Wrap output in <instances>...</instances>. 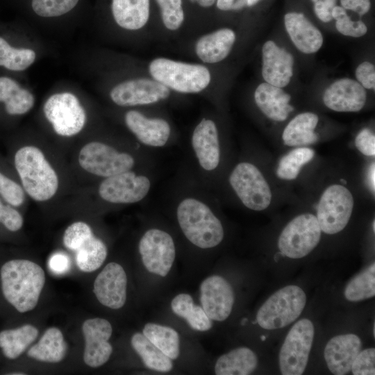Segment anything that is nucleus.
<instances>
[{
    "instance_id": "6",
    "label": "nucleus",
    "mask_w": 375,
    "mask_h": 375,
    "mask_svg": "<svg viewBox=\"0 0 375 375\" xmlns=\"http://www.w3.org/2000/svg\"><path fill=\"white\" fill-rule=\"evenodd\" d=\"M65 247L75 252L76 262L83 272L99 269L105 261L108 250L104 242L94 236L90 226L83 222H76L64 232Z\"/></svg>"
},
{
    "instance_id": "46",
    "label": "nucleus",
    "mask_w": 375,
    "mask_h": 375,
    "mask_svg": "<svg viewBox=\"0 0 375 375\" xmlns=\"http://www.w3.org/2000/svg\"><path fill=\"white\" fill-rule=\"evenodd\" d=\"M356 77L364 88H375V67L369 62H363L356 70Z\"/></svg>"
},
{
    "instance_id": "39",
    "label": "nucleus",
    "mask_w": 375,
    "mask_h": 375,
    "mask_svg": "<svg viewBox=\"0 0 375 375\" xmlns=\"http://www.w3.org/2000/svg\"><path fill=\"white\" fill-rule=\"evenodd\" d=\"M159 6L162 22L170 31H178L184 22L182 0H156Z\"/></svg>"
},
{
    "instance_id": "20",
    "label": "nucleus",
    "mask_w": 375,
    "mask_h": 375,
    "mask_svg": "<svg viewBox=\"0 0 375 375\" xmlns=\"http://www.w3.org/2000/svg\"><path fill=\"white\" fill-rule=\"evenodd\" d=\"M262 76L266 83L281 88L288 85L293 75V56L269 40L262 46Z\"/></svg>"
},
{
    "instance_id": "30",
    "label": "nucleus",
    "mask_w": 375,
    "mask_h": 375,
    "mask_svg": "<svg viewBox=\"0 0 375 375\" xmlns=\"http://www.w3.org/2000/svg\"><path fill=\"white\" fill-rule=\"evenodd\" d=\"M258 363L255 353L247 347H239L221 356L215 365L217 375H247Z\"/></svg>"
},
{
    "instance_id": "33",
    "label": "nucleus",
    "mask_w": 375,
    "mask_h": 375,
    "mask_svg": "<svg viewBox=\"0 0 375 375\" xmlns=\"http://www.w3.org/2000/svg\"><path fill=\"white\" fill-rule=\"evenodd\" d=\"M171 308L176 315L185 319L194 330L206 331L212 326V320L203 308L195 305L189 294L181 293L176 295L171 302Z\"/></svg>"
},
{
    "instance_id": "9",
    "label": "nucleus",
    "mask_w": 375,
    "mask_h": 375,
    "mask_svg": "<svg viewBox=\"0 0 375 375\" xmlns=\"http://www.w3.org/2000/svg\"><path fill=\"white\" fill-rule=\"evenodd\" d=\"M354 205L351 192L344 186L334 184L322 194L317 206V219L322 231L335 234L348 224Z\"/></svg>"
},
{
    "instance_id": "48",
    "label": "nucleus",
    "mask_w": 375,
    "mask_h": 375,
    "mask_svg": "<svg viewBox=\"0 0 375 375\" xmlns=\"http://www.w3.org/2000/svg\"><path fill=\"white\" fill-rule=\"evenodd\" d=\"M48 265L53 273L61 274L69 270L70 267V260L65 253H56L49 258Z\"/></svg>"
},
{
    "instance_id": "5",
    "label": "nucleus",
    "mask_w": 375,
    "mask_h": 375,
    "mask_svg": "<svg viewBox=\"0 0 375 375\" xmlns=\"http://www.w3.org/2000/svg\"><path fill=\"white\" fill-rule=\"evenodd\" d=\"M306 303V296L299 286H285L272 295L258 311L256 319L264 329L283 328L294 322Z\"/></svg>"
},
{
    "instance_id": "2",
    "label": "nucleus",
    "mask_w": 375,
    "mask_h": 375,
    "mask_svg": "<svg viewBox=\"0 0 375 375\" xmlns=\"http://www.w3.org/2000/svg\"><path fill=\"white\" fill-rule=\"evenodd\" d=\"M14 162L23 189L31 198L42 202L56 194L59 185L58 175L38 147H21L15 153Z\"/></svg>"
},
{
    "instance_id": "47",
    "label": "nucleus",
    "mask_w": 375,
    "mask_h": 375,
    "mask_svg": "<svg viewBox=\"0 0 375 375\" xmlns=\"http://www.w3.org/2000/svg\"><path fill=\"white\" fill-rule=\"evenodd\" d=\"M317 17L323 22L333 19L332 9L336 6L337 0H312Z\"/></svg>"
},
{
    "instance_id": "50",
    "label": "nucleus",
    "mask_w": 375,
    "mask_h": 375,
    "mask_svg": "<svg viewBox=\"0 0 375 375\" xmlns=\"http://www.w3.org/2000/svg\"><path fill=\"white\" fill-rule=\"evenodd\" d=\"M248 0H217V7L224 11L238 10L247 6Z\"/></svg>"
},
{
    "instance_id": "29",
    "label": "nucleus",
    "mask_w": 375,
    "mask_h": 375,
    "mask_svg": "<svg viewBox=\"0 0 375 375\" xmlns=\"http://www.w3.org/2000/svg\"><path fill=\"white\" fill-rule=\"evenodd\" d=\"M318 116L312 112H303L297 115L283 130L282 139L289 147L310 144L318 140L314 130L318 123Z\"/></svg>"
},
{
    "instance_id": "28",
    "label": "nucleus",
    "mask_w": 375,
    "mask_h": 375,
    "mask_svg": "<svg viewBox=\"0 0 375 375\" xmlns=\"http://www.w3.org/2000/svg\"><path fill=\"white\" fill-rule=\"evenodd\" d=\"M67 349V345L61 331L56 327H51L29 349L27 356L38 361L56 363L64 359Z\"/></svg>"
},
{
    "instance_id": "38",
    "label": "nucleus",
    "mask_w": 375,
    "mask_h": 375,
    "mask_svg": "<svg viewBox=\"0 0 375 375\" xmlns=\"http://www.w3.org/2000/svg\"><path fill=\"white\" fill-rule=\"evenodd\" d=\"M314 155V151L307 147L292 150L280 160L276 169L277 176L285 180L295 179L301 168L310 162Z\"/></svg>"
},
{
    "instance_id": "8",
    "label": "nucleus",
    "mask_w": 375,
    "mask_h": 375,
    "mask_svg": "<svg viewBox=\"0 0 375 375\" xmlns=\"http://www.w3.org/2000/svg\"><path fill=\"white\" fill-rule=\"evenodd\" d=\"M314 333L313 324L308 319H302L293 325L279 353V367L282 374H303L308 363Z\"/></svg>"
},
{
    "instance_id": "51",
    "label": "nucleus",
    "mask_w": 375,
    "mask_h": 375,
    "mask_svg": "<svg viewBox=\"0 0 375 375\" xmlns=\"http://www.w3.org/2000/svg\"><path fill=\"white\" fill-rule=\"evenodd\" d=\"M375 166L374 163H372L371 166L369 167V172H368V181H369V185L374 192L375 190Z\"/></svg>"
},
{
    "instance_id": "4",
    "label": "nucleus",
    "mask_w": 375,
    "mask_h": 375,
    "mask_svg": "<svg viewBox=\"0 0 375 375\" xmlns=\"http://www.w3.org/2000/svg\"><path fill=\"white\" fill-rule=\"evenodd\" d=\"M177 219L185 237L198 247L212 248L223 240L224 229L220 221L200 201L192 198L183 200L177 208Z\"/></svg>"
},
{
    "instance_id": "25",
    "label": "nucleus",
    "mask_w": 375,
    "mask_h": 375,
    "mask_svg": "<svg viewBox=\"0 0 375 375\" xmlns=\"http://www.w3.org/2000/svg\"><path fill=\"white\" fill-rule=\"evenodd\" d=\"M284 22L292 42L302 53H315L322 46V34L303 13L288 12L284 17Z\"/></svg>"
},
{
    "instance_id": "12",
    "label": "nucleus",
    "mask_w": 375,
    "mask_h": 375,
    "mask_svg": "<svg viewBox=\"0 0 375 375\" xmlns=\"http://www.w3.org/2000/svg\"><path fill=\"white\" fill-rule=\"evenodd\" d=\"M229 182L247 208L260 211L269 206L272 200L270 188L260 171L253 164L241 162L237 165L230 175Z\"/></svg>"
},
{
    "instance_id": "31",
    "label": "nucleus",
    "mask_w": 375,
    "mask_h": 375,
    "mask_svg": "<svg viewBox=\"0 0 375 375\" xmlns=\"http://www.w3.org/2000/svg\"><path fill=\"white\" fill-rule=\"evenodd\" d=\"M0 102H3L6 112L10 115H23L33 106L35 99L28 90L22 88L17 81L0 77Z\"/></svg>"
},
{
    "instance_id": "1",
    "label": "nucleus",
    "mask_w": 375,
    "mask_h": 375,
    "mask_svg": "<svg viewBox=\"0 0 375 375\" xmlns=\"http://www.w3.org/2000/svg\"><path fill=\"white\" fill-rule=\"evenodd\" d=\"M5 299L19 312L32 310L38 304L45 283V274L37 263L24 259L11 260L0 270Z\"/></svg>"
},
{
    "instance_id": "7",
    "label": "nucleus",
    "mask_w": 375,
    "mask_h": 375,
    "mask_svg": "<svg viewBox=\"0 0 375 375\" xmlns=\"http://www.w3.org/2000/svg\"><path fill=\"white\" fill-rule=\"evenodd\" d=\"M322 230L316 216L302 214L292 219L282 231L278 240L281 253L290 258H301L318 244Z\"/></svg>"
},
{
    "instance_id": "40",
    "label": "nucleus",
    "mask_w": 375,
    "mask_h": 375,
    "mask_svg": "<svg viewBox=\"0 0 375 375\" xmlns=\"http://www.w3.org/2000/svg\"><path fill=\"white\" fill-rule=\"evenodd\" d=\"M79 0H32L31 6L36 15L42 17L61 16L72 10Z\"/></svg>"
},
{
    "instance_id": "21",
    "label": "nucleus",
    "mask_w": 375,
    "mask_h": 375,
    "mask_svg": "<svg viewBox=\"0 0 375 375\" xmlns=\"http://www.w3.org/2000/svg\"><path fill=\"white\" fill-rule=\"evenodd\" d=\"M362 342L355 334H343L332 338L324 349V358L333 374H347L353 360L361 351Z\"/></svg>"
},
{
    "instance_id": "52",
    "label": "nucleus",
    "mask_w": 375,
    "mask_h": 375,
    "mask_svg": "<svg viewBox=\"0 0 375 375\" xmlns=\"http://www.w3.org/2000/svg\"><path fill=\"white\" fill-rule=\"evenodd\" d=\"M193 3H197L201 7L208 8L212 6L217 0H189Z\"/></svg>"
},
{
    "instance_id": "43",
    "label": "nucleus",
    "mask_w": 375,
    "mask_h": 375,
    "mask_svg": "<svg viewBox=\"0 0 375 375\" xmlns=\"http://www.w3.org/2000/svg\"><path fill=\"white\" fill-rule=\"evenodd\" d=\"M351 371L354 375H374V349L370 348L360 351L352 363Z\"/></svg>"
},
{
    "instance_id": "19",
    "label": "nucleus",
    "mask_w": 375,
    "mask_h": 375,
    "mask_svg": "<svg viewBox=\"0 0 375 375\" xmlns=\"http://www.w3.org/2000/svg\"><path fill=\"white\" fill-rule=\"evenodd\" d=\"M366 99V92L361 84L347 78L333 82L323 95L326 106L337 112H358L363 108Z\"/></svg>"
},
{
    "instance_id": "15",
    "label": "nucleus",
    "mask_w": 375,
    "mask_h": 375,
    "mask_svg": "<svg viewBox=\"0 0 375 375\" xmlns=\"http://www.w3.org/2000/svg\"><path fill=\"white\" fill-rule=\"evenodd\" d=\"M150 188V181L144 176L127 171L106 178L99 185V194L108 202L132 203L145 197Z\"/></svg>"
},
{
    "instance_id": "32",
    "label": "nucleus",
    "mask_w": 375,
    "mask_h": 375,
    "mask_svg": "<svg viewBox=\"0 0 375 375\" xmlns=\"http://www.w3.org/2000/svg\"><path fill=\"white\" fill-rule=\"evenodd\" d=\"M38 330L31 324L0 332V348L9 359L18 358L37 338Z\"/></svg>"
},
{
    "instance_id": "10",
    "label": "nucleus",
    "mask_w": 375,
    "mask_h": 375,
    "mask_svg": "<svg viewBox=\"0 0 375 375\" xmlns=\"http://www.w3.org/2000/svg\"><path fill=\"white\" fill-rule=\"evenodd\" d=\"M43 112L54 131L63 137H72L80 133L87 119L78 98L70 92L51 96L44 104Z\"/></svg>"
},
{
    "instance_id": "16",
    "label": "nucleus",
    "mask_w": 375,
    "mask_h": 375,
    "mask_svg": "<svg viewBox=\"0 0 375 375\" xmlns=\"http://www.w3.org/2000/svg\"><path fill=\"white\" fill-rule=\"evenodd\" d=\"M82 331L85 339V363L93 368L104 365L112 353L109 342L112 333L110 323L103 318L88 319L83 322Z\"/></svg>"
},
{
    "instance_id": "27",
    "label": "nucleus",
    "mask_w": 375,
    "mask_h": 375,
    "mask_svg": "<svg viewBox=\"0 0 375 375\" xmlns=\"http://www.w3.org/2000/svg\"><path fill=\"white\" fill-rule=\"evenodd\" d=\"M111 10L119 27L128 31H138L149 21L150 0H112Z\"/></svg>"
},
{
    "instance_id": "44",
    "label": "nucleus",
    "mask_w": 375,
    "mask_h": 375,
    "mask_svg": "<svg viewBox=\"0 0 375 375\" xmlns=\"http://www.w3.org/2000/svg\"><path fill=\"white\" fill-rule=\"evenodd\" d=\"M0 222L10 231L19 230L24 223L21 214L9 205H3L0 201Z\"/></svg>"
},
{
    "instance_id": "18",
    "label": "nucleus",
    "mask_w": 375,
    "mask_h": 375,
    "mask_svg": "<svg viewBox=\"0 0 375 375\" xmlns=\"http://www.w3.org/2000/svg\"><path fill=\"white\" fill-rule=\"evenodd\" d=\"M127 277L124 268L117 262H109L97 275L93 292L104 306L117 310L126 300Z\"/></svg>"
},
{
    "instance_id": "41",
    "label": "nucleus",
    "mask_w": 375,
    "mask_h": 375,
    "mask_svg": "<svg viewBox=\"0 0 375 375\" xmlns=\"http://www.w3.org/2000/svg\"><path fill=\"white\" fill-rule=\"evenodd\" d=\"M331 13L333 19L336 20L337 30L342 35L358 38L367 33V28L365 23L361 20L352 21L342 7L335 6Z\"/></svg>"
},
{
    "instance_id": "53",
    "label": "nucleus",
    "mask_w": 375,
    "mask_h": 375,
    "mask_svg": "<svg viewBox=\"0 0 375 375\" xmlns=\"http://www.w3.org/2000/svg\"><path fill=\"white\" fill-rule=\"evenodd\" d=\"M260 0H248L247 6H252L256 4Z\"/></svg>"
},
{
    "instance_id": "17",
    "label": "nucleus",
    "mask_w": 375,
    "mask_h": 375,
    "mask_svg": "<svg viewBox=\"0 0 375 375\" xmlns=\"http://www.w3.org/2000/svg\"><path fill=\"white\" fill-rule=\"evenodd\" d=\"M234 299L233 288L222 276H209L200 285L201 307L211 320L222 322L227 319Z\"/></svg>"
},
{
    "instance_id": "42",
    "label": "nucleus",
    "mask_w": 375,
    "mask_h": 375,
    "mask_svg": "<svg viewBox=\"0 0 375 375\" xmlns=\"http://www.w3.org/2000/svg\"><path fill=\"white\" fill-rule=\"evenodd\" d=\"M0 194L10 205L18 207L24 201V190L16 182L0 172Z\"/></svg>"
},
{
    "instance_id": "22",
    "label": "nucleus",
    "mask_w": 375,
    "mask_h": 375,
    "mask_svg": "<svg viewBox=\"0 0 375 375\" xmlns=\"http://www.w3.org/2000/svg\"><path fill=\"white\" fill-rule=\"evenodd\" d=\"M128 128L144 144L162 147L167 142L171 128L169 123L162 118H149L137 110H129L124 116Z\"/></svg>"
},
{
    "instance_id": "24",
    "label": "nucleus",
    "mask_w": 375,
    "mask_h": 375,
    "mask_svg": "<svg viewBox=\"0 0 375 375\" xmlns=\"http://www.w3.org/2000/svg\"><path fill=\"white\" fill-rule=\"evenodd\" d=\"M236 35L228 28H222L199 37L194 44L197 58L205 64H215L224 60L235 44Z\"/></svg>"
},
{
    "instance_id": "34",
    "label": "nucleus",
    "mask_w": 375,
    "mask_h": 375,
    "mask_svg": "<svg viewBox=\"0 0 375 375\" xmlns=\"http://www.w3.org/2000/svg\"><path fill=\"white\" fill-rule=\"evenodd\" d=\"M131 344L147 368L160 372H168L172 369V359L152 344L143 333H135L131 339Z\"/></svg>"
},
{
    "instance_id": "13",
    "label": "nucleus",
    "mask_w": 375,
    "mask_h": 375,
    "mask_svg": "<svg viewBox=\"0 0 375 375\" xmlns=\"http://www.w3.org/2000/svg\"><path fill=\"white\" fill-rule=\"evenodd\" d=\"M139 252L147 271L162 277L169 272L176 256L171 235L157 228L150 229L143 235L139 242Z\"/></svg>"
},
{
    "instance_id": "37",
    "label": "nucleus",
    "mask_w": 375,
    "mask_h": 375,
    "mask_svg": "<svg viewBox=\"0 0 375 375\" xmlns=\"http://www.w3.org/2000/svg\"><path fill=\"white\" fill-rule=\"evenodd\" d=\"M344 293L346 299L350 301H359L374 297V262L351 279L346 286Z\"/></svg>"
},
{
    "instance_id": "11",
    "label": "nucleus",
    "mask_w": 375,
    "mask_h": 375,
    "mask_svg": "<svg viewBox=\"0 0 375 375\" xmlns=\"http://www.w3.org/2000/svg\"><path fill=\"white\" fill-rule=\"evenodd\" d=\"M78 161L87 172L106 178L129 171L135 163L130 154L100 142L85 144L79 151Z\"/></svg>"
},
{
    "instance_id": "36",
    "label": "nucleus",
    "mask_w": 375,
    "mask_h": 375,
    "mask_svg": "<svg viewBox=\"0 0 375 375\" xmlns=\"http://www.w3.org/2000/svg\"><path fill=\"white\" fill-rule=\"evenodd\" d=\"M35 52L30 49H17L11 47L0 37V66L11 71H23L33 63Z\"/></svg>"
},
{
    "instance_id": "14",
    "label": "nucleus",
    "mask_w": 375,
    "mask_h": 375,
    "mask_svg": "<svg viewBox=\"0 0 375 375\" xmlns=\"http://www.w3.org/2000/svg\"><path fill=\"white\" fill-rule=\"evenodd\" d=\"M171 92L151 76L138 77L122 81L114 86L110 92V97L117 106H135L166 100Z\"/></svg>"
},
{
    "instance_id": "23",
    "label": "nucleus",
    "mask_w": 375,
    "mask_h": 375,
    "mask_svg": "<svg viewBox=\"0 0 375 375\" xmlns=\"http://www.w3.org/2000/svg\"><path fill=\"white\" fill-rule=\"evenodd\" d=\"M192 144L200 165L206 170L215 169L219 162L220 150L215 123L203 118L195 127Z\"/></svg>"
},
{
    "instance_id": "3",
    "label": "nucleus",
    "mask_w": 375,
    "mask_h": 375,
    "mask_svg": "<svg viewBox=\"0 0 375 375\" xmlns=\"http://www.w3.org/2000/svg\"><path fill=\"white\" fill-rule=\"evenodd\" d=\"M148 72L152 78L181 94L199 93L211 82V73L206 65L165 57L151 60Z\"/></svg>"
},
{
    "instance_id": "26",
    "label": "nucleus",
    "mask_w": 375,
    "mask_h": 375,
    "mask_svg": "<svg viewBox=\"0 0 375 375\" xmlns=\"http://www.w3.org/2000/svg\"><path fill=\"white\" fill-rule=\"evenodd\" d=\"M254 100L259 109L269 119L282 122L294 108L289 104L290 94L281 88L267 83L260 84L254 92Z\"/></svg>"
},
{
    "instance_id": "54",
    "label": "nucleus",
    "mask_w": 375,
    "mask_h": 375,
    "mask_svg": "<svg viewBox=\"0 0 375 375\" xmlns=\"http://www.w3.org/2000/svg\"><path fill=\"white\" fill-rule=\"evenodd\" d=\"M374 224H375V222H374H374H373V230H374H374H375Z\"/></svg>"
},
{
    "instance_id": "35",
    "label": "nucleus",
    "mask_w": 375,
    "mask_h": 375,
    "mask_svg": "<svg viewBox=\"0 0 375 375\" xmlns=\"http://www.w3.org/2000/svg\"><path fill=\"white\" fill-rule=\"evenodd\" d=\"M143 335L162 353L172 360L178 358L180 353V340L174 328L153 323H147L142 330Z\"/></svg>"
},
{
    "instance_id": "45",
    "label": "nucleus",
    "mask_w": 375,
    "mask_h": 375,
    "mask_svg": "<svg viewBox=\"0 0 375 375\" xmlns=\"http://www.w3.org/2000/svg\"><path fill=\"white\" fill-rule=\"evenodd\" d=\"M357 149L364 155L374 156L375 155V136L369 128H363L355 139Z\"/></svg>"
},
{
    "instance_id": "49",
    "label": "nucleus",
    "mask_w": 375,
    "mask_h": 375,
    "mask_svg": "<svg viewBox=\"0 0 375 375\" xmlns=\"http://www.w3.org/2000/svg\"><path fill=\"white\" fill-rule=\"evenodd\" d=\"M344 9L353 10L360 15L366 14L370 9L369 0H340Z\"/></svg>"
}]
</instances>
